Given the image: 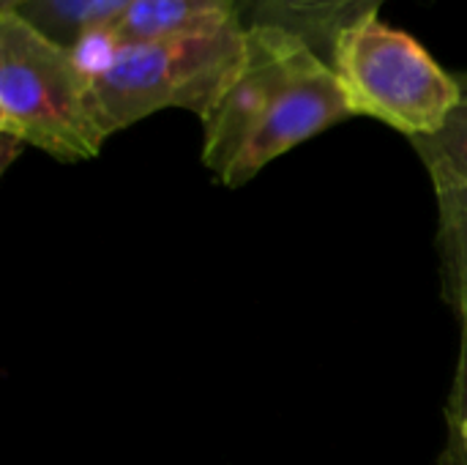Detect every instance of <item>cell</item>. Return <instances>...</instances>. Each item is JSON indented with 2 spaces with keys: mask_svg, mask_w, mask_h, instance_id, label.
Listing matches in <instances>:
<instances>
[{
  "mask_svg": "<svg viewBox=\"0 0 467 465\" xmlns=\"http://www.w3.org/2000/svg\"><path fill=\"white\" fill-rule=\"evenodd\" d=\"M353 118L334 66L282 27H246V60L202 118V164L238 189L296 145Z\"/></svg>",
  "mask_w": 467,
  "mask_h": 465,
  "instance_id": "1",
  "label": "cell"
},
{
  "mask_svg": "<svg viewBox=\"0 0 467 465\" xmlns=\"http://www.w3.org/2000/svg\"><path fill=\"white\" fill-rule=\"evenodd\" d=\"M246 60V25L115 49L90 66V99L107 137L161 110H213Z\"/></svg>",
  "mask_w": 467,
  "mask_h": 465,
  "instance_id": "2",
  "label": "cell"
},
{
  "mask_svg": "<svg viewBox=\"0 0 467 465\" xmlns=\"http://www.w3.org/2000/svg\"><path fill=\"white\" fill-rule=\"evenodd\" d=\"M0 134L57 162L93 159L107 140L77 49L16 11H0Z\"/></svg>",
  "mask_w": 467,
  "mask_h": 465,
  "instance_id": "3",
  "label": "cell"
},
{
  "mask_svg": "<svg viewBox=\"0 0 467 465\" xmlns=\"http://www.w3.org/2000/svg\"><path fill=\"white\" fill-rule=\"evenodd\" d=\"M331 66L353 115L375 118L408 140L435 134L462 99L460 74L378 14L342 30Z\"/></svg>",
  "mask_w": 467,
  "mask_h": 465,
  "instance_id": "4",
  "label": "cell"
},
{
  "mask_svg": "<svg viewBox=\"0 0 467 465\" xmlns=\"http://www.w3.org/2000/svg\"><path fill=\"white\" fill-rule=\"evenodd\" d=\"M235 22H244L241 0H129L88 33L82 44L96 41L109 55L123 47L211 33Z\"/></svg>",
  "mask_w": 467,
  "mask_h": 465,
  "instance_id": "5",
  "label": "cell"
},
{
  "mask_svg": "<svg viewBox=\"0 0 467 465\" xmlns=\"http://www.w3.org/2000/svg\"><path fill=\"white\" fill-rule=\"evenodd\" d=\"M383 3L386 0H241V19L246 27L268 25L296 33L331 63L342 30L375 16Z\"/></svg>",
  "mask_w": 467,
  "mask_h": 465,
  "instance_id": "6",
  "label": "cell"
},
{
  "mask_svg": "<svg viewBox=\"0 0 467 465\" xmlns=\"http://www.w3.org/2000/svg\"><path fill=\"white\" fill-rule=\"evenodd\" d=\"M462 99L446 123L427 137H413L410 145L421 156L435 192L467 189V77L460 74Z\"/></svg>",
  "mask_w": 467,
  "mask_h": 465,
  "instance_id": "7",
  "label": "cell"
},
{
  "mask_svg": "<svg viewBox=\"0 0 467 465\" xmlns=\"http://www.w3.org/2000/svg\"><path fill=\"white\" fill-rule=\"evenodd\" d=\"M443 291L457 318L467 315V189L435 192Z\"/></svg>",
  "mask_w": 467,
  "mask_h": 465,
  "instance_id": "8",
  "label": "cell"
},
{
  "mask_svg": "<svg viewBox=\"0 0 467 465\" xmlns=\"http://www.w3.org/2000/svg\"><path fill=\"white\" fill-rule=\"evenodd\" d=\"M123 3L129 0H33L16 8V14L33 22L49 38L66 47H79L82 38L107 22Z\"/></svg>",
  "mask_w": 467,
  "mask_h": 465,
  "instance_id": "9",
  "label": "cell"
},
{
  "mask_svg": "<svg viewBox=\"0 0 467 465\" xmlns=\"http://www.w3.org/2000/svg\"><path fill=\"white\" fill-rule=\"evenodd\" d=\"M460 356L446 403V449L441 465H467V315H460Z\"/></svg>",
  "mask_w": 467,
  "mask_h": 465,
  "instance_id": "10",
  "label": "cell"
},
{
  "mask_svg": "<svg viewBox=\"0 0 467 465\" xmlns=\"http://www.w3.org/2000/svg\"><path fill=\"white\" fill-rule=\"evenodd\" d=\"M27 3H33V0H0V11H16Z\"/></svg>",
  "mask_w": 467,
  "mask_h": 465,
  "instance_id": "11",
  "label": "cell"
},
{
  "mask_svg": "<svg viewBox=\"0 0 467 465\" xmlns=\"http://www.w3.org/2000/svg\"><path fill=\"white\" fill-rule=\"evenodd\" d=\"M465 77H467V74H465Z\"/></svg>",
  "mask_w": 467,
  "mask_h": 465,
  "instance_id": "12",
  "label": "cell"
}]
</instances>
